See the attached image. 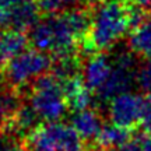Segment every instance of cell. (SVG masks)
I'll list each match as a JSON object with an SVG mask.
<instances>
[{
  "instance_id": "6da1fadb",
  "label": "cell",
  "mask_w": 151,
  "mask_h": 151,
  "mask_svg": "<svg viewBox=\"0 0 151 151\" xmlns=\"http://www.w3.org/2000/svg\"><path fill=\"white\" fill-rule=\"evenodd\" d=\"M91 22L84 11H67L38 21L29 39L39 52H53L59 58L70 56L76 41L90 29Z\"/></svg>"
},
{
  "instance_id": "7a4b0ae2",
  "label": "cell",
  "mask_w": 151,
  "mask_h": 151,
  "mask_svg": "<svg viewBox=\"0 0 151 151\" xmlns=\"http://www.w3.org/2000/svg\"><path fill=\"white\" fill-rule=\"evenodd\" d=\"M130 27V9L120 0H106L94 13L90 41L97 49L112 46Z\"/></svg>"
},
{
  "instance_id": "3957f363",
  "label": "cell",
  "mask_w": 151,
  "mask_h": 151,
  "mask_svg": "<svg viewBox=\"0 0 151 151\" xmlns=\"http://www.w3.org/2000/svg\"><path fill=\"white\" fill-rule=\"evenodd\" d=\"M28 151H83V140L71 124L48 122L29 132Z\"/></svg>"
},
{
  "instance_id": "277c9868",
  "label": "cell",
  "mask_w": 151,
  "mask_h": 151,
  "mask_svg": "<svg viewBox=\"0 0 151 151\" xmlns=\"http://www.w3.org/2000/svg\"><path fill=\"white\" fill-rule=\"evenodd\" d=\"M29 106L39 119L48 122H59L67 111V99L63 87L55 76H42L34 83Z\"/></svg>"
},
{
  "instance_id": "5b68a950",
  "label": "cell",
  "mask_w": 151,
  "mask_h": 151,
  "mask_svg": "<svg viewBox=\"0 0 151 151\" xmlns=\"http://www.w3.org/2000/svg\"><path fill=\"white\" fill-rule=\"evenodd\" d=\"M50 67V59L43 52L28 49L9 60L6 67L7 78L13 86H24L29 81H37Z\"/></svg>"
},
{
  "instance_id": "8992f818",
  "label": "cell",
  "mask_w": 151,
  "mask_h": 151,
  "mask_svg": "<svg viewBox=\"0 0 151 151\" xmlns=\"http://www.w3.org/2000/svg\"><path fill=\"white\" fill-rule=\"evenodd\" d=\"M146 99L132 91L123 92L109 101L108 113L112 124L123 129H130L141 122Z\"/></svg>"
},
{
  "instance_id": "52a82bcc",
  "label": "cell",
  "mask_w": 151,
  "mask_h": 151,
  "mask_svg": "<svg viewBox=\"0 0 151 151\" xmlns=\"http://www.w3.org/2000/svg\"><path fill=\"white\" fill-rule=\"evenodd\" d=\"M134 80V59L130 53H120L116 59V66L113 67L112 74L98 94L102 99L111 101L120 94L130 91Z\"/></svg>"
},
{
  "instance_id": "ba28073f",
  "label": "cell",
  "mask_w": 151,
  "mask_h": 151,
  "mask_svg": "<svg viewBox=\"0 0 151 151\" xmlns=\"http://www.w3.org/2000/svg\"><path fill=\"white\" fill-rule=\"evenodd\" d=\"M113 70L108 56L94 55L86 62L83 67V83L90 91H99L108 81Z\"/></svg>"
},
{
  "instance_id": "9c48e42d",
  "label": "cell",
  "mask_w": 151,
  "mask_h": 151,
  "mask_svg": "<svg viewBox=\"0 0 151 151\" xmlns=\"http://www.w3.org/2000/svg\"><path fill=\"white\" fill-rule=\"evenodd\" d=\"M71 126L76 130V133L80 136L81 140H92V139L97 140L104 127L98 113L91 111V109L73 113Z\"/></svg>"
},
{
  "instance_id": "30bf717a",
  "label": "cell",
  "mask_w": 151,
  "mask_h": 151,
  "mask_svg": "<svg viewBox=\"0 0 151 151\" xmlns=\"http://www.w3.org/2000/svg\"><path fill=\"white\" fill-rule=\"evenodd\" d=\"M38 9L39 6H35L34 1L13 7L9 11L7 24L13 27V31H18V32H22L24 29L28 28L32 29L34 25L38 22Z\"/></svg>"
},
{
  "instance_id": "8fae6325",
  "label": "cell",
  "mask_w": 151,
  "mask_h": 151,
  "mask_svg": "<svg viewBox=\"0 0 151 151\" xmlns=\"http://www.w3.org/2000/svg\"><path fill=\"white\" fill-rule=\"evenodd\" d=\"M27 37L18 31L0 32V65L9 63L14 56L25 50Z\"/></svg>"
},
{
  "instance_id": "7c38bea8",
  "label": "cell",
  "mask_w": 151,
  "mask_h": 151,
  "mask_svg": "<svg viewBox=\"0 0 151 151\" xmlns=\"http://www.w3.org/2000/svg\"><path fill=\"white\" fill-rule=\"evenodd\" d=\"M130 140L129 129L119 127L116 124H104L101 133L98 136V144L101 147H116L120 148L124 144H127Z\"/></svg>"
},
{
  "instance_id": "4fadbf2b",
  "label": "cell",
  "mask_w": 151,
  "mask_h": 151,
  "mask_svg": "<svg viewBox=\"0 0 151 151\" xmlns=\"http://www.w3.org/2000/svg\"><path fill=\"white\" fill-rule=\"evenodd\" d=\"M130 46L136 53L151 55V17H146L130 35Z\"/></svg>"
},
{
  "instance_id": "5bb4252c",
  "label": "cell",
  "mask_w": 151,
  "mask_h": 151,
  "mask_svg": "<svg viewBox=\"0 0 151 151\" xmlns=\"http://www.w3.org/2000/svg\"><path fill=\"white\" fill-rule=\"evenodd\" d=\"M20 108V101L16 94L9 91L0 92V129L14 120Z\"/></svg>"
},
{
  "instance_id": "9a60e30c",
  "label": "cell",
  "mask_w": 151,
  "mask_h": 151,
  "mask_svg": "<svg viewBox=\"0 0 151 151\" xmlns=\"http://www.w3.org/2000/svg\"><path fill=\"white\" fill-rule=\"evenodd\" d=\"M77 62L70 56H62L58 59V62L53 66V76L60 81L65 83L67 80L76 78L77 73Z\"/></svg>"
},
{
  "instance_id": "2e32d148",
  "label": "cell",
  "mask_w": 151,
  "mask_h": 151,
  "mask_svg": "<svg viewBox=\"0 0 151 151\" xmlns=\"http://www.w3.org/2000/svg\"><path fill=\"white\" fill-rule=\"evenodd\" d=\"M38 115L34 112V109L29 106V105H25V106H21V108L18 109V112H17L16 118V126L18 130H31L32 132L37 126V122H38ZM13 120V122H14Z\"/></svg>"
},
{
  "instance_id": "e0dca14e",
  "label": "cell",
  "mask_w": 151,
  "mask_h": 151,
  "mask_svg": "<svg viewBox=\"0 0 151 151\" xmlns=\"http://www.w3.org/2000/svg\"><path fill=\"white\" fill-rule=\"evenodd\" d=\"M77 0H39V9L43 10L45 13L55 14L60 11L66 10L67 7L73 6Z\"/></svg>"
},
{
  "instance_id": "ac0fdd59",
  "label": "cell",
  "mask_w": 151,
  "mask_h": 151,
  "mask_svg": "<svg viewBox=\"0 0 151 151\" xmlns=\"http://www.w3.org/2000/svg\"><path fill=\"white\" fill-rule=\"evenodd\" d=\"M136 83L143 91L151 94V66L141 67L140 70L136 73Z\"/></svg>"
},
{
  "instance_id": "d6986e66",
  "label": "cell",
  "mask_w": 151,
  "mask_h": 151,
  "mask_svg": "<svg viewBox=\"0 0 151 151\" xmlns=\"http://www.w3.org/2000/svg\"><path fill=\"white\" fill-rule=\"evenodd\" d=\"M143 127L151 133V94L146 98V105H144V113H143V119H141Z\"/></svg>"
},
{
  "instance_id": "ffe728a7",
  "label": "cell",
  "mask_w": 151,
  "mask_h": 151,
  "mask_svg": "<svg viewBox=\"0 0 151 151\" xmlns=\"http://www.w3.org/2000/svg\"><path fill=\"white\" fill-rule=\"evenodd\" d=\"M14 147H16V144L13 143L10 137L0 133V151H11Z\"/></svg>"
},
{
  "instance_id": "44dd1931",
  "label": "cell",
  "mask_w": 151,
  "mask_h": 151,
  "mask_svg": "<svg viewBox=\"0 0 151 151\" xmlns=\"http://www.w3.org/2000/svg\"><path fill=\"white\" fill-rule=\"evenodd\" d=\"M116 151H143L140 143H136V141H129L127 144H124L123 147L118 148Z\"/></svg>"
},
{
  "instance_id": "7402d4cb",
  "label": "cell",
  "mask_w": 151,
  "mask_h": 151,
  "mask_svg": "<svg viewBox=\"0 0 151 151\" xmlns=\"http://www.w3.org/2000/svg\"><path fill=\"white\" fill-rule=\"evenodd\" d=\"M32 0H0V3L4 6L6 9L7 7H17V6H21V4H25V3H31Z\"/></svg>"
},
{
  "instance_id": "603a6c76",
  "label": "cell",
  "mask_w": 151,
  "mask_h": 151,
  "mask_svg": "<svg viewBox=\"0 0 151 151\" xmlns=\"http://www.w3.org/2000/svg\"><path fill=\"white\" fill-rule=\"evenodd\" d=\"M7 22H9V11H7L4 6L0 3V27L3 24H7Z\"/></svg>"
},
{
  "instance_id": "cb8c5ba5",
  "label": "cell",
  "mask_w": 151,
  "mask_h": 151,
  "mask_svg": "<svg viewBox=\"0 0 151 151\" xmlns=\"http://www.w3.org/2000/svg\"><path fill=\"white\" fill-rule=\"evenodd\" d=\"M140 144H141L143 151H151V134L144 137V139L140 141Z\"/></svg>"
},
{
  "instance_id": "d4e9b609",
  "label": "cell",
  "mask_w": 151,
  "mask_h": 151,
  "mask_svg": "<svg viewBox=\"0 0 151 151\" xmlns=\"http://www.w3.org/2000/svg\"><path fill=\"white\" fill-rule=\"evenodd\" d=\"M136 4V7H147L151 6V0H132Z\"/></svg>"
},
{
  "instance_id": "484cf974",
  "label": "cell",
  "mask_w": 151,
  "mask_h": 151,
  "mask_svg": "<svg viewBox=\"0 0 151 151\" xmlns=\"http://www.w3.org/2000/svg\"><path fill=\"white\" fill-rule=\"evenodd\" d=\"M11 151H28V150H27V148H22V147L16 146L14 148H13V150H11Z\"/></svg>"
},
{
  "instance_id": "4316f807",
  "label": "cell",
  "mask_w": 151,
  "mask_h": 151,
  "mask_svg": "<svg viewBox=\"0 0 151 151\" xmlns=\"http://www.w3.org/2000/svg\"><path fill=\"white\" fill-rule=\"evenodd\" d=\"M1 83H3V74L0 73V86H1Z\"/></svg>"
},
{
  "instance_id": "83f0119b",
  "label": "cell",
  "mask_w": 151,
  "mask_h": 151,
  "mask_svg": "<svg viewBox=\"0 0 151 151\" xmlns=\"http://www.w3.org/2000/svg\"><path fill=\"white\" fill-rule=\"evenodd\" d=\"M91 151H105V150H102V148H98V150H91Z\"/></svg>"
},
{
  "instance_id": "f1b7e54d",
  "label": "cell",
  "mask_w": 151,
  "mask_h": 151,
  "mask_svg": "<svg viewBox=\"0 0 151 151\" xmlns=\"http://www.w3.org/2000/svg\"><path fill=\"white\" fill-rule=\"evenodd\" d=\"M150 66H151V62H150Z\"/></svg>"
}]
</instances>
